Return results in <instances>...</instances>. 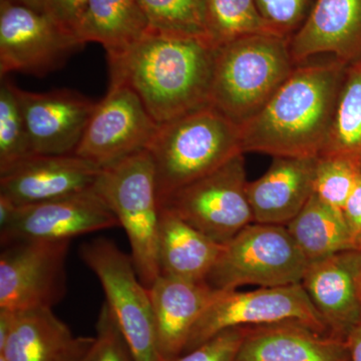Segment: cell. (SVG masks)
Listing matches in <instances>:
<instances>
[{
  "label": "cell",
  "mask_w": 361,
  "mask_h": 361,
  "mask_svg": "<svg viewBox=\"0 0 361 361\" xmlns=\"http://www.w3.org/2000/svg\"><path fill=\"white\" fill-rule=\"evenodd\" d=\"M217 47L206 37L152 32L108 54L110 85L134 90L159 125L211 104Z\"/></svg>",
  "instance_id": "cell-1"
},
{
  "label": "cell",
  "mask_w": 361,
  "mask_h": 361,
  "mask_svg": "<svg viewBox=\"0 0 361 361\" xmlns=\"http://www.w3.org/2000/svg\"><path fill=\"white\" fill-rule=\"evenodd\" d=\"M348 66L336 58L297 66L264 108L240 127L242 153L322 155Z\"/></svg>",
  "instance_id": "cell-2"
},
{
  "label": "cell",
  "mask_w": 361,
  "mask_h": 361,
  "mask_svg": "<svg viewBox=\"0 0 361 361\" xmlns=\"http://www.w3.org/2000/svg\"><path fill=\"white\" fill-rule=\"evenodd\" d=\"M296 66L290 39L281 35L261 33L221 45L211 104L242 127L264 108Z\"/></svg>",
  "instance_id": "cell-3"
},
{
  "label": "cell",
  "mask_w": 361,
  "mask_h": 361,
  "mask_svg": "<svg viewBox=\"0 0 361 361\" xmlns=\"http://www.w3.org/2000/svg\"><path fill=\"white\" fill-rule=\"evenodd\" d=\"M147 151L161 204L242 153L241 128L209 104L161 123Z\"/></svg>",
  "instance_id": "cell-4"
},
{
  "label": "cell",
  "mask_w": 361,
  "mask_h": 361,
  "mask_svg": "<svg viewBox=\"0 0 361 361\" xmlns=\"http://www.w3.org/2000/svg\"><path fill=\"white\" fill-rule=\"evenodd\" d=\"M94 189L125 230L130 258L142 283L149 288L160 276L159 204L155 168L147 149L102 168Z\"/></svg>",
  "instance_id": "cell-5"
},
{
  "label": "cell",
  "mask_w": 361,
  "mask_h": 361,
  "mask_svg": "<svg viewBox=\"0 0 361 361\" xmlns=\"http://www.w3.org/2000/svg\"><path fill=\"white\" fill-rule=\"evenodd\" d=\"M308 264L286 226L252 223L223 246L206 283L218 291L286 286L301 283Z\"/></svg>",
  "instance_id": "cell-6"
},
{
  "label": "cell",
  "mask_w": 361,
  "mask_h": 361,
  "mask_svg": "<svg viewBox=\"0 0 361 361\" xmlns=\"http://www.w3.org/2000/svg\"><path fill=\"white\" fill-rule=\"evenodd\" d=\"M80 253L103 286L106 303L135 361H163L159 353L149 289L137 276L130 255L106 238L82 244Z\"/></svg>",
  "instance_id": "cell-7"
},
{
  "label": "cell",
  "mask_w": 361,
  "mask_h": 361,
  "mask_svg": "<svg viewBox=\"0 0 361 361\" xmlns=\"http://www.w3.org/2000/svg\"><path fill=\"white\" fill-rule=\"evenodd\" d=\"M283 322H302L320 334H329L301 283L260 287L252 291H219L195 324L183 353L198 348L223 330Z\"/></svg>",
  "instance_id": "cell-8"
},
{
  "label": "cell",
  "mask_w": 361,
  "mask_h": 361,
  "mask_svg": "<svg viewBox=\"0 0 361 361\" xmlns=\"http://www.w3.org/2000/svg\"><path fill=\"white\" fill-rule=\"evenodd\" d=\"M248 183L245 159L240 153L210 174L178 190L160 206L225 245L254 223L247 194Z\"/></svg>",
  "instance_id": "cell-9"
},
{
  "label": "cell",
  "mask_w": 361,
  "mask_h": 361,
  "mask_svg": "<svg viewBox=\"0 0 361 361\" xmlns=\"http://www.w3.org/2000/svg\"><path fill=\"white\" fill-rule=\"evenodd\" d=\"M75 33L47 13L0 1V77H44L85 47Z\"/></svg>",
  "instance_id": "cell-10"
},
{
  "label": "cell",
  "mask_w": 361,
  "mask_h": 361,
  "mask_svg": "<svg viewBox=\"0 0 361 361\" xmlns=\"http://www.w3.org/2000/svg\"><path fill=\"white\" fill-rule=\"evenodd\" d=\"M71 241H16L1 246L0 308H52L66 295Z\"/></svg>",
  "instance_id": "cell-11"
},
{
  "label": "cell",
  "mask_w": 361,
  "mask_h": 361,
  "mask_svg": "<svg viewBox=\"0 0 361 361\" xmlns=\"http://www.w3.org/2000/svg\"><path fill=\"white\" fill-rule=\"evenodd\" d=\"M137 94L123 85H110L90 116L75 155L104 168L148 149L159 130Z\"/></svg>",
  "instance_id": "cell-12"
},
{
  "label": "cell",
  "mask_w": 361,
  "mask_h": 361,
  "mask_svg": "<svg viewBox=\"0 0 361 361\" xmlns=\"http://www.w3.org/2000/svg\"><path fill=\"white\" fill-rule=\"evenodd\" d=\"M118 226L115 214L96 189L56 200L18 206L0 228L1 246L16 241H71L75 237Z\"/></svg>",
  "instance_id": "cell-13"
},
{
  "label": "cell",
  "mask_w": 361,
  "mask_h": 361,
  "mask_svg": "<svg viewBox=\"0 0 361 361\" xmlns=\"http://www.w3.org/2000/svg\"><path fill=\"white\" fill-rule=\"evenodd\" d=\"M35 155H75L97 103L77 92L23 90L16 85Z\"/></svg>",
  "instance_id": "cell-14"
},
{
  "label": "cell",
  "mask_w": 361,
  "mask_h": 361,
  "mask_svg": "<svg viewBox=\"0 0 361 361\" xmlns=\"http://www.w3.org/2000/svg\"><path fill=\"white\" fill-rule=\"evenodd\" d=\"M301 284L329 336L346 341L361 320V249L310 262Z\"/></svg>",
  "instance_id": "cell-15"
},
{
  "label": "cell",
  "mask_w": 361,
  "mask_h": 361,
  "mask_svg": "<svg viewBox=\"0 0 361 361\" xmlns=\"http://www.w3.org/2000/svg\"><path fill=\"white\" fill-rule=\"evenodd\" d=\"M101 173L75 155H35L0 175V196L18 206L56 200L92 189Z\"/></svg>",
  "instance_id": "cell-16"
},
{
  "label": "cell",
  "mask_w": 361,
  "mask_h": 361,
  "mask_svg": "<svg viewBox=\"0 0 361 361\" xmlns=\"http://www.w3.org/2000/svg\"><path fill=\"white\" fill-rule=\"evenodd\" d=\"M290 51L297 66L322 54L348 65L361 61V0H315Z\"/></svg>",
  "instance_id": "cell-17"
},
{
  "label": "cell",
  "mask_w": 361,
  "mask_h": 361,
  "mask_svg": "<svg viewBox=\"0 0 361 361\" xmlns=\"http://www.w3.org/2000/svg\"><path fill=\"white\" fill-rule=\"evenodd\" d=\"M318 157H274L259 179L248 183L247 194L254 223L286 226L314 193Z\"/></svg>",
  "instance_id": "cell-18"
},
{
  "label": "cell",
  "mask_w": 361,
  "mask_h": 361,
  "mask_svg": "<svg viewBox=\"0 0 361 361\" xmlns=\"http://www.w3.org/2000/svg\"><path fill=\"white\" fill-rule=\"evenodd\" d=\"M149 292L161 360H174L182 355L195 324L219 291L205 281L160 275Z\"/></svg>",
  "instance_id": "cell-19"
},
{
  "label": "cell",
  "mask_w": 361,
  "mask_h": 361,
  "mask_svg": "<svg viewBox=\"0 0 361 361\" xmlns=\"http://www.w3.org/2000/svg\"><path fill=\"white\" fill-rule=\"evenodd\" d=\"M236 361H351L348 342L298 322L251 326Z\"/></svg>",
  "instance_id": "cell-20"
},
{
  "label": "cell",
  "mask_w": 361,
  "mask_h": 361,
  "mask_svg": "<svg viewBox=\"0 0 361 361\" xmlns=\"http://www.w3.org/2000/svg\"><path fill=\"white\" fill-rule=\"evenodd\" d=\"M223 244L195 229L177 214L160 206L158 261L160 275L206 282Z\"/></svg>",
  "instance_id": "cell-21"
},
{
  "label": "cell",
  "mask_w": 361,
  "mask_h": 361,
  "mask_svg": "<svg viewBox=\"0 0 361 361\" xmlns=\"http://www.w3.org/2000/svg\"><path fill=\"white\" fill-rule=\"evenodd\" d=\"M149 30L139 0H90L73 32L85 44L97 42L111 54L135 44Z\"/></svg>",
  "instance_id": "cell-22"
},
{
  "label": "cell",
  "mask_w": 361,
  "mask_h": 361,
  "mask_svg": "<svg viewBox=\"0 0 361 361\" xmlns=\"http://www.w3.org/2000/svg\"><path fill=\"white\" fill-rule=\"evenodd\" d=\"M73 339L52 308L18 310L0 356L6 361H59Z\"/></svg>",
  "instance_id": "cell-23"
},
{
  "label": "cell",
  "mask_w": 361,
  "mask_h": 361,
  "mask_svg": "<svg viewBox=\"0 0 361 361\" xmlns=\"http://www.w3.org/2000/svg\"><path fill=\"white\" fill-rule=\"evenodd\" d=\"M286 227L310 263L357 249L342 211L329 206L314 193Z\"/></svg>",
  "instance_id": "cell-24"
},
{
  "label": "cell",
  "mask_w": 361,
  "mask_h": 361,
  "mask_svg": "<svg viewBox=\"0 0 361 361\" xmlns=\"http://www.w3.org/2000/svg\"><path fill=\"white\" fill-rule=\"evenodd\" d=\"M322 155H346L361 160V61L348 66Z\"/></svg>",
  "instance_id": "cell-25"
},
{
  "label": "cell",
  "mask_w": 361,
  "mask_h": 361,
  "mask_svg": "<svg viewBox=\"0 0 361 361\" xmlns=\"http://www.w3.org/2000/svg\"><path fill=\"white\" fill-rule=\"evenodd\" d=\"M205 4L207 33L216 47L249 35H275L255 0H205Z\"/></svg>",
  "instance_id": "cell-26"
},
{
  "label": "cell",
  "mask_w": 361,
  "mask_h": 361,
  "mask_svg": "<svg viewBox=\"0 0 361 361\" xmlns=\"http://www.w3.org/2000/svg\"><path fill=\"white\" fill-rule=\"evenodd\" d=\"M35 156L16 85L6 77L0 85V175Z\"/></svg>",
  "instance_id": "cell-27"
},
{
  "label": "cell",
  "mask_w": 361,
  "mask_h": 361,
  "mask_svg": "<svg viewBox=\"0 0 361 361\" xmlns=\"http://www.w3.org/2000/svg\"><path fill=\"white\" fill-rule=\"evenodd\" d=\"M152 32L206 37L205 0H139Z\"/></svg>",
  "instance_id": "cell-28"
},
{
  "label": "cell",
  "mask_w": 361,
  "mask_h": 361,
  "mask_svg": "<svg viewBox=\"0 0 361 361\" xmlns=\"http://www.w3.org/2000/svg\"><path fill=\"white\" fill-rule=\"evenodd\" d=\"M360 176V159L346 155L319 156L316 164L314 194L342 211Z\"/></svg>",
  "instance_id": "cell-29"
},
{
  "label": "cell",
  "mask_w": 361,
  "mask_h": 361,
  "mask_svg": "<svg viewBox=\"0 0 361 361\" xmlns=\"http://www.w3.org/2000/svg\"><path fill=\"white\" fill-rule=\"evenodd\" d=\"M261 16L275 35L291 39L304 25L315 0H255Z\"/></svg>",
  "instance_id": "cell-30"
},
{
  "label": "cell",
  "mask_w": 361,
  "mask_h": 361,
  "mask_svg": "<svg viewBox=\"0 0 361 361\" xmlns=\"http://www.w3.org/2000/svg\"><path fill=\"white\" fill-rule=\"evenodd\" d=\"M87 361H135L115 316L104 302L97 322V336Z\"/></svg>",
  "instance_id": "cell-31"
},
{
  "label": "cell",
  "mask_w": 361,
  "mask_h": 361,
  "mask_svg": "<svg viewBox=\"0 0 361 361\" xmlns=\"http://www.w3.org/2000/svg\"><path fill=\"white\" fill-rule=\"evenodd\" d=\"M251 326L223 330L198 348L170 361H236L242 342Z\"/></svg>",
  "instance_id": "cell-32"
},
{
  "label": "cell",
  "mask_w": 361,
  "mask_h": 361,
  "mask_svg": "<svg viewBox=\"0 0 361 361\" xmlns=\"http://www.w3.org/2000/svg\"><path fill=\"white\" fill-rule=\"evenodd\" d=\"M89 1L90 0H49L45 13L73 32Z\"/></svg>",
  "instance_id": "cell-33"
},
{
  "label": "cell",
  "mask_w": 361,
  "mask_h": 361,
  "mask_svg": "<svg viewBox=\"0 0 361 361\" xmlns=\"http://www.w3.org/2000/svg\"><path fill=\"white\" fill-rule=\"evenodd\" d=\"M342 214H343L346 224L355 240L357 249H360L361 243V176L356 182L353 192L349 195L345 205L342 208Z\"/></svg>",
  "instance_id": "cell-34"
},
{
  "label": "cell",
  "mask_w": 361,
  "mask_h": 361,
  "mask_svg": "<svg viewBox=\"0 0 361 361\" xmlns=\"http://www.w3.org/2000/svg\"><path fill=\"white\" fill-rule=\"evenodd\" d=\"M94 343V337H75L59 361H87Z\"/></svg>",
  "instance_id": "cell-35"
},
{
  "label": "cell",
  "mask_w": 361,
  "mask_h": 361,
  "mask_svg": "<svg viewBox=\"0 0 361 361\" xmlns=\"http://www.w3.org/2000/svg\"><path fill=\"white\" fill-rule=\"evenodd\" d=\"M346 342L351 361H361V320L350 332Z\"/></svg>",
  "instance_id": "cell-36"
},
{
  "label": "cell",
  "mask_w": 361,
  "mask_h": 361,
  "mask_svg": "<svg viewBox=\"0 0 361 361\" xmlns=\"http://www.w3.org/2000/svg\"><path fill=\"white\" fill-rule=\"evenodd\" d=\"M16 311L0 308V348L6 343L14 322Z\"/></svg>",
  "instance_id": "cell-37"
},
{
  "label": "cell",
  "mask_w": 361,
  "mask_h": 361,
  "mask_svg": "<svg viewBox=\"0 0 361 361\" xmlns=\"http://www.w3.org/2000/svg\"><path fill=\"white\" fill-rule=\"evenodd\" d=\"M0 1L20 4V6L30 7V8L35 9V11H40V13H45L49 0H0Z\"/></svg>",
  "instance_id": "cell-38"
},
{
  "label": "cell",
  "mask_w": 361,
  "mask_h": 361,
  "mask_svg": "<svg viewBox=\"0 0 361 361\" xmlns=\"http://www.w3.org/2000/svg\"><path fill=\"white\" fill-rule=\"evenodd\" d=\"M0 361H6V360L2 356H0Z\"/></svg>",
  "instance_id": "cell-39"
},
{
  "label": "cell",
  "mask_w": 361,
  "mask_h": 361,
  "mask_svg": "<svg viewBox=\"0 0 361 361\" xmlns=\"http://www.w3.org/2000/svg\"><path fill=\"white\" fill-rule=\"evenodd\" d=\"M360 249H361V243H360Z\"/></svg>",
  "instance_id": "cell-40"
}]
</instances>
